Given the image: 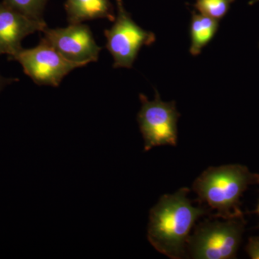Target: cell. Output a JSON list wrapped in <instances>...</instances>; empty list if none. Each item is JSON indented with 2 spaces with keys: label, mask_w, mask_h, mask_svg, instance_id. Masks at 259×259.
Masks as SVG:
<instances>
[{
  "label": "cell",
  "mask_w": 259,
  "mask_h": 259,
  "mask_svg": "<svg viewBox=\"0 0 259 259\" xmlns=\"http://www.w3.org/2000/svg\"><path fill=\"white\" fill-rule=\"evenodd\" d=\"M190 192L182 187L175 193L164 194L150 210L148 241L171 259L185 258L192 228L199 218L209 212L205 207L192 205Z\"/></svg>",
  "instance_id": "6da1fadb"
},
{
  "label": "cell",
  "mask_w": 259,
  "mask_h": 259,
  "mask_svg": "<svg viewBox=\"0 0 259 259\" xmlns=\"http://www.w3.org/2000/svg\"><path fill=\"white\" fill-rule=\"evenodd\" d=\"M10 60L18 61L25 74L37 84L54 88L72 70L82 67L67 60L42 37L37 47L22 49Z\"/></svg>",
  "instance_id": "8992f818"
},
{
  "label": "cell",
  "mask_w": 259,
  "mask_h": 259,
  "mask_svg": "<svg viewBox=\"0 0 259 259\" xmlns=\"http://www.w3.org/2000/svg\"><path fill=\"white\" fill-rule=\"evenodd\" d=\"M235 0H196L193 5L200 14L214 20H221L224 18Z\"/></svg>",
  "instance_id": "8fae6325"
},
{
  "label": "cell",
  "mask_w": 259,
  "mask_h": 259,
  "mask_svg": "<svg viewBox=\"0 0 259 259\" xmlns=\"http://www.w3.org/2000/svg\"><path fill=\"white\" fill-rule=\"evenodd\" d=\"M219 28V21L196 12H192L190 27V54L197 56L215 35Z\"/></svg>",
  "instance_id": "30bf717a"
},
{
  "label": "cell",
  "mask_w": 259,
  "mask_h": 259,
  "mask_svg": "<svg viewBox=\"0 0 259 259\" xmlns=\"http://www.w3.org/2000/svg\"><path fill=\"white\" fill-rule=\"evenodd\" d=\"M243 218L206 220L195 227L187 250L194 259L236 258L245 231Z\"/></svg>",
  "instance_id": "3957f363"
},
{
  "label": "cell",
  "mask_w": 259,
  "mask_h": 259,
  "mask_svg": "<svg viewBox=\"0 0 259 259\" xmlns=\"http://www.w3.org/2000/svg\"><path fill=\"white\" fill-rule=\"evenodd\" d=\"M46 41L71 62L81 66L98 61L102 48L94 38L90 27L84 24H70L66 28L44 30Z\"/></svg>",
  "instance_id": "52a82bcc"
},
{
  "label": "cell",
  "mask_w": 259,
  "mask_h": 259,
  "mask_svg": "<svg viewBox=\"0 0 259 259\" xmlns=\"http://www.w3.org/2000/svg\"><path fill=\"white\" fill-rule=\"evenodd\" d=\"M117 14L115 23L104 31L107 39L106 49L113 57V68L131 69L144 46L156 41L155 34L141 28L135 23L125 9L122 0H116Z\"/></svg>",
  "instance_id": "277c9868"
},
{
  "label": "cell",
  "mask_w": 259,
  "mask_h": 259,
  "mask_svg": "<svg viewBox=\"0 0 259 259\" xmlns=\"http://www.w3.org/2000/svg\"><path fill=\"white\" fill-rule=\"evenodd\" d=\"M257 3H259V0H250L249 3H248V5H253Z\"/></svg>",
  "instance_id": "9a60e30c"
},
{
  "label": "cell",
  "mask_w": 259,
  "mask_h": 259,
  "mask_svg": "<svg viewBox=\"0 0 259 259\" xmlns=\"http://www.w3.org/2000/svg\"><path fill=\"white\" fill-rule=\"evenodd\" d=\"M259 185L258 174L241 164L210 166L192 185L199 203L206 204L216 213L213 218H243L240 201L250 185Z\"/></svg>",
  "instance_id": "7a4b0ae2"
},
{
  "label": "cell",
  "mask_w": 259,
  "mask_h": 259,
  "mask_svg": "<svg viewBox=\"0 0 259 259\" xmlns=\"http://www.w3.org/2000/svg\"><path fill=\"white\" fill-rule=\"evenodd\" d=\"M18 81L17 79H9V78H5L0 74V90L4 88L5 86H7L10 83L14 82V81Z\"/></svg>",
  "instance_id": "5bb4252c"
},
{
  "label": "cell",
  "mask_w": 259,
  "mask_h": 259,
  "mask_svg": "<svg viewBox=\"0 0 259 259\" xmlns=\"http://www.w3.org/2000/svg\"><path fill=\"white\" fill-rule=\"evenodd\" d=\"M252 213H255V214H257L259 216V202L258 205H257L256 209H255L253 212H252Z\"/></svg>",
  "instance_id": "2e32d148"
},
{
  "label": "cell",
  "mask_w": 259,
  "mask_h": 259,
  "mask_svg": "<svg viewBox=\"0 0 259 259\" xmlns=\"http://www.w3.org/2000/svg\"><path fill=\"white\" fill-rule=\"evenodd\" d=\"M47 28L45 21L34 20L5 3H0V55L7 54L10 60L23 49L25 37Z\"/></svg>",
  "instance_id": "ba28073f"
},
{
  "label": "cell",
  "mask_w": 259,
  "mask_h": 259,
  "mask_svg": "<svg viewBox=\"0 0 259 259\" xmlns=\"http://www.w3.org/2000/svg\"><path fill=\"white\" fill-rule=\"evenodd\" d=\"M48 0H3V3L29 18L44 21V9Z\"/></svg>",
  "instance_id": "7c38bea8"
},
{
  "label": "cell",
  "mask_w": 259,
  "mask_h": 259,
  "mask_svg": "<svg viewBox=\"0 0 259 259\" xmlns=\"http://www.w3.org/2000/svg\"><path fill=\"white\" fill-rule=\"evenodd\" d=\"M65 10L69 24H79L88 20H115L113 5L110 0H66Z\"/></svg>",
  "instance_id": "9c48e42d"
},
{
  "label": "cell",
  "mask_w": 259,
  "mask_h": 259,
  "mask_svg": "<svg viewBox=\"0 0 259 259\" xmlns=\"http://www.w3.org/2000/svg\"><path fill=\"white\" fill-rule=\"evenodd\" d=\"M141 108L138 114L140 131L144 139V151L160 146H177V122L181 116L176 102L162 101L159 93L152 101L140 94Z\"/></svg>",
  "instance_id": "5b68a950"
},
{
  "label": "cell",
  "mask_w": 259,
  "mask_h": 259,
  "mask_svg": "<svg viewBox=\"0 0 259 259\" xmlns=\"http://www.w3.org/2000/svg\"><path fill=\"white\" fill-rule=\"evenodd\" d=\"M245 250L252 259H259V237H250Z\"/></svg>",
  "instance_id": "4fadbf2b"
}]
</instances>
